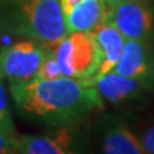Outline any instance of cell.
<instances>
[{"label":"cell","instance_id":"obj_1","mask_svg":"<svg viewBox=\"0 0 154 154\" xmlns=\"http://www.w3.org/2000/svg\"><path fill=\"white\" fill-rule=\"evenodd\" d=\"M16 108L22 116L42 125L60 127L81 122L93 110L103 108L94 81L67 76L55 80L32 79L9 84Z\"/></svg>","mask_w":154,"mask_h":154},{"label":"cell","instance_id":"obj_2","mask_svg":"<svg viewBox=\"0 0 154 154\" xmlns=\"http://www.w3.org/2000/svg\"><path fill=\"white\" fill-rule=\"evenodd\" d=\"M0 14L14 33L51 48L67 33L59 0H0Z\"/></svg>","mask_w":154,"mask_h":154},{"label":"cell","instance_id":"obj_3","mask_svg":"<svg viewBox=\"0 0 154 154\" xmlns=\"http://www.w3.org/2000/svg\"><path fill=\"white\" fill-rule=\"evenodd\" d=\"M53 51L63 76L81 81H94L102 63V51L94 32L66 33Z\"/></svg>","mask_w":154,"mask_h":154},{"label":"cell","instance_id":"obj_4","mask_svg":"<svg viewBox=\"0 0 154 154\" xmlns=\"http://www.w3.org/2000/svg\"><path fill=\"white\" fill-rule=\"evenodd\" d=\"M51 46L25 38L0 50V73L9 84L26 82L35 79L36 72Z\"/></svg>","mask_w":154,"mask_h":154},{"label":"cell","instance_id":"obj_5","mask_svg":"<svg viewBox=\"0 0 154 154\" xmlns=\"http://www.w3.org/2000/svg\"><path fill=\"white\" fill-rule=\"evenodd\" d=\"M108 7V18L125 38L149 40L154 30V7L150 0H128Z\"/></svg>","mask_w":154,"mask_h":154},{"label":"cell","instance_id":"obj_6","mask_svg":"<svg viewBox=\"0 0 154 154\" xmlns=\"http://www.w3.org/2000/svg\"><path fill=\"white\" fill-rule=\"evenodd\" d=\"M94 86L98 90L103 102L113 105H136L144 102L148 93L154 91L152 86L139 80L128 79L110 71L99 79L94 80Z\"/></svg>","mask_w":154,"mask_h":154},{"label":"cell","instance_id":"obj_7","mask_svg":"<svg viewBox=\"0 0 154 154\" xmlns=\"http://www.w3.org/2000/svg\"><path fill=\"white\" fill-rule=\"evenodd\" d=\"M77 125V123H75ZM75 125L60 126V128L46 135H22L18 136L17 153L21 154H66L82 150L79 136L73 131Z\"/></svg>","mask_w":154,"mask_h":154},{"label":"cell","instance_id":"obj_8","mask_svg":"<svg viewBox=\"0 0 154 154\" xmlns=\"http://www.w3.org/2000/svg\"><path fill=\"white\" fill-rule=\"evenodd\" d=\"M100 150L105 154H145L130 126L122 118L112 113H105L99 121Z\"/></svg>","mask_w":154,"mask_h":154},{"label":"cell","instance_id":"obj_9","mask_svg":"<svg viewBox=\"0 0 154 154\" xmlns=\"http://www.w3.org/2000/svg\"><path fill=\"white\" fill-rule=\"evenodd\" d=\"M113 72L143 81L154 89V59L149 40L126 38L121 58Z\"/></svg>","mask_w":154,"mask_h":154},{"label":"cell","instance_id":"obj_10","mask_svg":"<svg viewBox=\"0 0 154 154\" xmlns=\"http://www.w3.org/2000/svg\"><path fill=\"white\" fill-rule=\"evenodd\" d=\"M108 14V7L105 0H81L64 16L66 31L95 32L105 21Z\"/></svg>","mask_w":154,"mask_h":154},{"label":"cell","instance_id":"obj_11","mask_svg":"<svg viewBox=\"0 0 154 154\" xmlns=\"http://www.w3.org/2000/svg\"><path fill=\"white\" fill-rule=\"evenodd\" d=\"M94 33L96 40H98L100 51H102V63H100L98 73L94 79L96 80L114 69V67L118 63L123 51L126 38L117 30V27L113 25V22L108 18V14L105 21L96 28Z\"/></svg>","mask_w":154,"mask_h":154},{"label":"cell","instance_id":"obj_12","mask_svg":"<svg viewBox=\"0 0 154 154\" xmlns=\"http://www.w3.org/2000/svg\"><path fill=\"white\" fill-rule=\"evenodd\" d=\"M3 79L4 77L0 73V131L7 134H16V126H14L12 114L9 112L8 96L3 84Z\"/></svg>","mask_w":154,"mask_h":154},{"label":"cell","instance_id":"obj_13","mask_svg":"<svg viewBox=\"0 0 154 154\" xmlns=\"http://www.w3.org/2000/svg\"><path fill=\"white\" fill-rule=\"evenodd\" d=\"M62 76H63V73H62V71L59 68V64H58V60L51 48L45 55L44 60L41 62L35 77L36 79H42V80H55Z\"/></svg>","mask_w":154,"mask_h":154},{"label":"cell","instance_id":"obj_14","mask_svg":"<svg viewBox=\"0 0 154 154\" xmlns=\"http://www.w3.org/2000/svg\"><path fill=\"white\" fill-rule=\"evenodd\" d=\"M18 136L16 134H7L0 131V154L17 153Z\"/></svg>","mask_w":154,"mask_h":154},{"label":"cell","instance_id":"obj_15","mask_svg":"<svg viewBox=\"0 0 154 154\" xmlns=\"http://www.w3.org/2000/svg\"><path fill=\"white\" fill-rule=\"evenodd\" d=\"M139 140L145 154H154V121L148 125L139 136Z\"/></svg>","mask_w":154,"mask_h":154},{"label":"cell","instance_id":"obj_16","mask_svg":"<svg viewBox=\"0 0 154 154\" xmlns=\"http://www.w3.org/2000/svg\"><path fill=\"white\" fill-rule=\"evenodd\" d=\"M80 2H81V0H59L62 12H63V17L66 16V14H68L71 12V9L73 8L77 3H80Z\"/></svg>","mask_w":154,"mask_h":154},{"label":"cell","instance_id":"obj_17","mask_svg":"<svg viewBox=\"0 0 154 154\" xmlns=\"http://www.w3.org/2000/svg\"><path fill=\"white\" fill-rule=\"evenodd\" d=\"M149 45H150L152 55H153V59H154V30H153V32H152L150 37H149Z\"/></svg>","mask_w":154,"mask_h":154},{"label":"cell","instance_id":"obj_18","mask_svg":"<svg viewBox=\"0 0 154 154\" xmlns=\"http://www.w3.org/2000/svg\"><path fill=\"white\" fill-rule=\"evenodd\" d=\"M121 2H128V0H105L107 5H112V4H116V3H121Z\"/></svg>","mask_w":154,"mask_h":154}]
</instances>
